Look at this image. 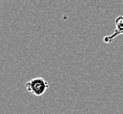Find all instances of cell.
Listing matches in <instances>:
<instances>
[{
	"mask_svg": "<svg viewBox=\"0 0 123 114\" xmlns=\"http://www.w3.org/2000/svg\"><path fill=\"white\" fill-rule=\"evenodd\" d=\"M25 88L27 91L32 95L40 97L44 95L46 90L49 88V83L43 77H35L25 83Z\"/></svg>",
	"mask_w": 123,
	"mask_h": 114,
	"instance_id": "6da1fadb",
	"label": "cell"
},
{
	"mask_svg": "<svg viewBox=\"0 0 123 114\" xmlns=\"http://www.w3.org/2000/svg\"><path fill=\"white\" fill-rule=\"evenodd\" d=\"M123 34V16H120L116 18L115 19V29H114V33L110 34V35L105 36L103 38V41L105 43H110L114 41L116 37L119 35H122Z\"/></svg>",
	"mask_w": 123,
	"mask_h": 114,
	"instance_id": "7a4b0ae2",
	"label": "cell"
},
{
	"mask_svg": "<svg viewBox=\"0 0 123 114\" xmlns=\"http://www.w3.org/2000/svg\"><path fill=\"white\" fill-rule=\"evenodd\" d=\"M122 2H123V0H122Z\"/></svg>",
	"mask_w": 123,
	"mask_h": 114,
	"instance_id": "3957f363",
	"label": "cell"
}]
</instances>
